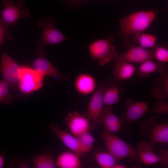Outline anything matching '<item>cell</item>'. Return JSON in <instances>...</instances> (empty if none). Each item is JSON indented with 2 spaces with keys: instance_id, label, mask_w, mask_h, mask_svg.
Here are the masks:
<instances>
[{
  "instance_id": "obj_1",
  "label": "cell",
  "mask_w": 168,
  "mask_h": 168,
  "mask_svg": "<svg viewBox=\"0 0 168 168\" xmlns=\"http://www.w3.org/2000/svg\"><path fill=\"white\" fill-rule=\"evenodd\" d=\"M157 12L153 11H139L119 19V35L122 36L125 45L130 43L129 37L143 32L154 20Z\"/></svg>"
},
{
  "instance_id": "obj_2",
  "label": "cell",
  "mask_w": 168,
  "mask_h": 168,
  "mask_svg": "<svg viewBox=\"0 0 168 168\" xmlns=\"http://www.w3.org/2000/svg\"><path fill=\"white\" fill-rule=\"evenodd\" d=\"M37 26L42 30L41 38L36 41L35 52L38 56H46V53L43 49L45 46L58 44L68 39L56 27L52 17L42 18L38 22Z\"/></svg>"
},
{
  "instance_id": "obj_3",
  "label": "cell",
  "mask_w": 168,
  "mask_h": 168,
  "mask_svg": "<svg viewBox=\"0 0 168 168\" xmlns=\"http://www.w3.org/2000/svg\"><path fill=\"white\" fill-rule=\"evenodd\" d=\"M101 137L108 152L117 160L126 158L133 159L138 157L136 148L114 134L104 131L102 133Z\"/></svg>"
},
{
  "instance_id": "obj_4",
  "label": "cell",
  "mask_w": 168,
  "mask_h": 168,
  "mask_svg": "<svg viewBox=\"0 0 168 168\" xmlns=\"http://www.w3.org/2000/svg\"><path fill=\"white\" fill-rule=\"evenodd\" d=\"M113 37L110 36L107 39L97 40L88 46L91 57L97 61L100 65L115 61L117 58L118 54L113 44Z\"/></svg>"
},
{
  "instance_id": "obj_5",
  "label": "cell",
  "mask_w": 168,
  "mask_h": 168,
  "mask_svg": "<svg viewBox=\"0 0 168 168\" xmlns=\"http://www.w3.org/2000/svg\"><path fill=\"white\" fill-rule=\"evenodd\" d=\"M25 4L22 0H18L16 3H14L12 0H2V5L4 8L1 18L13 27H16L21 18L29 19L31 17L30 11L24 8Z\"/></svg>"
},
{
  "instance_id": "obj_6",
  "label": "cell",
  "mask_w": 168,
  "mask_h": 168,
  "mask_svg": "<svg viewBox=\"0 0 168 168\" xmlns=\"http://www.w3.org/2000/svg\"><path fill=\"white\" fill-rule=\"evenodd\" d=\"M44 75L40 71L28 67H21L19 72V88L22 93L30 94L40 89Z\"/></svg>"
},
{
  "instance_id": "obj_7",
  "label": "cell",
  "mask_w": 168,
  "mask_h": 168,
  "mask_svg": "<svg viewBox=\"0 0 168 168\" xmlns=\"http://www.w3.org/2000/svg\"><path fill=\"white\" fill-rule=\"evenodd\" d=\"M21 67L7 53H2L0 66V75L8 84L11 89L19 86V72Z\"/></svg>"
},
{
  "instance_id": "obj_8",
  "label": "cell",
  "mask_w": 168,
  "mask_h": 168,
  "mask_svg": "<svg viewBox=\"0 0 168 168\" xmlns=\"http://www.w3.org/2000/svg\"><path fill=\"white\" fill-rule=\"evenodd\" d=\"M154 59L152 51L140 46H133L130 47L126 51L118 54L117 58L114 62L141 63L148 60Z\"/></svg>"
},
{
  "instance_id": "obj_9",
  "label": "cell",
  "mask_w": 168,
  "mask_h": 168,
  "mask_svg": "<svg viewBox=\"0 0 168 168\" xmlns=\"http://www.w3.org/2000/svg\"><path fill=\"white\" fill-rule=\"evenodd\" d=\"M105 86V82L99 86L93 95L89 104L88 118L96 123L101 122V117L104 105L103 93Z\"/></svg>"
},
{
  "instance_id": "obj_10",
  "label": "cell",
  "mask_w": 168,
  "mask_h": 168,
  "mask_svg": "<svg viewBox=\"0 0 168 168\" xmlns=\"http://www.w3.org/2000/svg\"><path fill=\"white\" fill-rule=\"evenodd\" d=\"M65 120L71 132L77 137L89 131L90 124L88 119L76 111L69 113Z\"/></svg>"
},
{
  "instance_id": "obj_11",
  "label": "cell",
  "mask_w": 168,
  "mask_h": 168,
  "mask_svg": "<svg viewBox=\"0 0 168 168\" xmlns=\"http://www.w3.org/2000/svg\"><path fill=\"white\" fill-rule=\"evenodd\" d=\"M126 105V109L123 114L124 119L122 120L129 123L137 121L148 111L149 104L146 101L131 102Z\"/></svg>"
},
{
  "instance_id": "obj_12",
  "label": "cell",
  "mask_w": 168,
  "mask_h": 168,
  "mask_svg": "<svg viewBox=\"0 0 168 168\" xmlns=\"http://www.w3.org/2000/svg\"><path fill=\"white\" fill-rule=\"evenodd\" d=\"M101 121L103 123L105 131L115 134L120 129L123 121L112 112L110 106H103L101 117Z\"/></svg>"
},
{
  "instance_id": "obj_13",
  "label": "cell",
  "mask_w": 168,
  "mask_h": 168,
  "mask_svg": "<svg viewBox=\"0 0 168 168\" xmlns=\"http://www.w3.org/2000/svg\"><path fill=\"white\" fill-rule=\"evenodd\" d=\"M44 56H38L33 62L31 66L44 75H48L61 81L67 79V77L61 73L45 58Z\"/></svg>"
},
{
  "instance_id": "obj_14",
  "label": "cell",
  "mask_w": 168,
  "mask_h": 168,
  "mask_svg": "<svg viewBox=\"0 0 168 168\" xmlns=\"http://www.w3.org/2000/svg\"><path fill=\"white\" fill-rule=\"evenodd\" d=\"M49 128L71 151L80 155L82 154L78 137L62 129L57 125L51 124L49 126Z\"/></svg>"
},
{
  "instance_id": "obj_15",
  "label": "cell",
  "mask_w": 168,
  "mask_h": 168,
  "mask_svg": "<svg viewBox=\"0 0 168 168\" xmlns=\"http://www.w3.org/2000/svg\"><path fill=\"white\" fill-rule=\"evenodd\" d=\"M105 82V86L103 93L104 105L110 106L119 101L120 94L124 89L121 84L116 81L111 80V84H110L109 80Z\"/></svg>"
},
{
  "instance_id": "obj_16",
  "label": "cell",
  "mask_w": 168,
  "mask_h": 168,
  "mask_svg": "<svg viewBox=\"0 0 168 168\" xmlns=\"http://www.w3.org/2000/svg\"><path fill=\"white\" fill-rule=\"evenodd\" d=\"M154 146L150 142L145 141H141L136 146L138 156L146 165H152L160 162L159 156L153 151Z\"/></svg>"
},
{
  "instance_id": "obj_17",
  "label": "cell",
  "mask_w": 168,
  "mask_h": 168,
  "mask_svg": "<svg viewBox=\"0 0 168 168\" xmlns=\"http://www.w3.org/2000/svg\"><path fill=\"white\" fill-rule=\"evenodd\" d=\"M161 76L156 80L149 93L157 100L168 97V74L167 69L163 68L160 72Z\"/></svg>"
},
{
  "instance_id": "obj_18",
  "label": "cell",
  "mask_w": 168,
  "mask_h": 168,
  "mask_svg": "<svg viewBox=\"0 0 168 168\" xmlns=\"http://www.w3.org/2000/svg\"><path fill=\"white\" fill-rule=\"evenodd\" d=\"M75 86L79 93L87 95L91 93L95 90L96 81L94 77L89 74H81L77 77Z\"/></svg>"
},
{
  "instance_id": "obj_19",
  "label": "cell",
  "mask_w": 168,
  "mask_h": 168,
  "mask_svg": "<svg viewBox=\"0 0 168 168\" xmlns=\"http://www.w3.org/2000/svg\"><path fill=\"white\" fill-rule=\"evenodd\" d=\"M80 155L73 152L64 151L60 154L55 161L60 168H80L82 167Z\"/></svg>"
},
{
  "instance_id": "obj_20",
  "label": "cell",
  "mask_w": 168,
  "mask_h": 168,
  "mask_svg": "<svg viewBox=\"0 0 168 168\" xmlns=\"http://www.w3.org/2000/svg\"><path fill=\"white\" fill-rule=\"evenodd\" d=\"M112 72L114 77L121 81L131 78L134 75L136 68L132 63L125 61L115 62Z\"/></svg>"
},
{
  "instance_id": "obj_21",
  "label": "cell",
  "mask_w": 168,
  "mask_h": 168,
  "mask_svg": "<svg viewBox=\"0 0 168 168\" xmlns=\"http://www.w3.org/2000/svg\"><path fill=\"white\" fill-rule=\"evenodd\" d=\"M151 128L149 134L150 142L155 145L168 142V124L166 122L154 125Z\"/></svg>"
},
{
  "instance_id": "obj_22",
  "label": "cell",
  "mask_w": 168,
  "mask_h": 168,
  "mask_svg": "<svg viewBox=\"0 0 168 168\" xmlns=\"http://www.w3.org/2000/svg\"><path fill=\"white\" fill-rule=\"evenodd\" d=\"M32 167L35 168H55L57 167L54 155L49 152H45L30 157Z\"/></svg>"
},
{
  "instance_id": "obj_23",
  "label": "cell",
  "mask_w": 168,
  "mask_h": 168,
  "mask_svg": "<svg viewBox=\"0 0 168 168\" xmlns=\"http://www.w3.org/2000/svg\"><path fill=\"white\" fill-rule=\"evenodd\" d=\"M161 63L154 61L153 60L145 61L141 63L137 72V75L141 78H146L152 73H160L164 68Z\"/></svg>"
},
{
  "instance_id": "obj_24",
  "label": "cell",
  "mask_w": 168,
  "mask_h": 168,
  "mask_svg": "<svg viewBox=\"0 0 168 168\" xmlns=\"http://www.w3.org/2000/svg\"><path fill=\"white\" fill-rule=\"evenodd\" d=\"M95 158L98 165L102 168H114L118 163V161L108 152H97Z\"/></svg>"
},
{
  "instance_id": "obj_25",
  "label": "cell",
  "mask_w": 168,
  "mask_h": 168,
  "mask_svg": "<svg viewBox=\"0 0 168 168\" xmlns=\"http://www.w3.org/2000/svg\"><path fill=\"white\" fill-rule=\"evenodd\" d=\"M134 36L135 41L141 47L147 49L156 46L157 38L154 35L142 32Z\"/></svg>"
},
{
  "instance_id": "obj_26",
  "label": "cell",
  "mask_w": 168,
  "mask_h": 168,
  "mask_svg": "<svg viewBox=\"0 0 168 168\" xmlns=\"http://www.w3.org/2000/svg\"><path fill=\"white\" fill-rule=\"evenodd\" d=\"M78 138L82 154L89 152L92 147L95 141L94 137L88 131Z\"/></svg>"
},
{
  "instance_id": "obj_27",
  "label": "cell",
  "mask_w": 168,
  "mask_h": 168,
  "mask_svg": "<svg viewBox=\"0 0 168 168\" xmlns=\"http://www.w3.org/2000/svg\"><path fill=\"white\" fill-rule=\"evenodd\" d=\"M10 89L5 81L3 79L0 81V104L3 103L8 105L13 100V96L10 92Z\"/></svg>"
},
{
  "instance_id": "obj_28",
  "label": "cell",
  "mask_w": 168,
  "mask_h": 168,
  "mask_svg": "<svg viewBox=\"0 0 168 168\" xmlns=\"http://www.w3.org/2000/svg\"><path fill=\"white\" fill-rule=\"evenodd\" d=\"M10 26L0 17V47L5 41H11L15 39L8 29Z\"/></svg>"
},
{
  "instance_id": "obj_29",
  "label": "cell",
  "mask_w": 168,
  "mask_h": 168,
  "mask_svg": "<svg viewBox=\"0 0 168 168\" xmlns=\"http://www.w3.org/2000/svg\"><path fill=\"white\" fill-rule=\"evenodd\" d=\"M153 53L154 59L161 63L168 62V50L164 46H155L153 48Z\"/></svg>"
},
{
  "instance_id": "obj_30",
  "label": "cell",
  "mask_w": 168,
  "mask_h": 168,
  "mask_svg": "<svg viewBox=\"0 0 168 168\" xmlns=\"http://www.w3.org/2000/svg\"><path fill=\"white\" fill-rule=\"evenodd\" d=\"M154 107L152 110V112L156 114H168V104L164 99L157 100Z\"/></svg>"
},
{
  "instance_id": "obj_31",
  "label": "cell",
  "mask_w": 168,
  "mask_h": 168,
  "mask_svg": "<svg viewBox=\"0 0 168 168\" xmlns=\"http://www.w3.org/2000/svg\"><path fill=\"white\" fill-rule=\"evenodd\" d=\"M160 158V166L162 168L168 167V151L160 149L158 154Z\"/></svg>"
},
{
  "instance_id": "obj_32",
  "label": "cell",
  "mask_w": 168,
  "mask_h": 168,
  "mask_svg": "<svg viewBox=\"0 0 168 168\" xmlns=\"http://www.w3.org/2000/svg\"><path fill=\"white\" fill-rule=\"evenodd\" d=\"M5 162L4 157L2 154L0 153V168H2L4 167Z\"/></svg>"
},
{
  "instance_id": "obj_33",
  "label": "cell",
  "mask_w": 168,
  "mask_h": 168,
  "mask_svg": "<svg viewBox=\"0 0 168 168\" xmlns=\"http://www.w3.org/2000/svg\"><path fill=\"white\" fill-rule=\"evenodd\" d=\"M126 167L125 165L119 164L118 163L115 166L114 168H126Z\"/></svg>"
},
{
  "instance_id": "obj_34",
  "label": "cell",
  "mask_w": 168,
  "mask_h": 168,
  "mask_svg": "<svg viewBox=\"0 0 168 168\" xmlns=\"http://www.w3.org/2000/svg\"><path fill=\"white\" fill-rule=\"evenodd\" d=\"M72 1L78 2V3H83L84 2H86L90 1V0H70Z\"/></svg>"
},
{
  "instance_id": "obj_35",
  "label": "cell",
  "mask_w": 168,
  "mask_h": 168,
  "mask_svg": "<svg viewBox=\"0 0 168 168\" xmlns=\"http://www.w3.org/2000/svg\"><path fill=\"white\" fill-rule=\"evenodd\" d=\"M98 0L99 1H104V0Z\"/></svg>"
}]
</instances>
